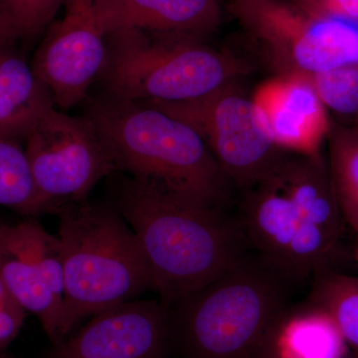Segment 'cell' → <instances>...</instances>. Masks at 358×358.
Masks as SVG:
<instances>
[{
	"label": "cell",
	"mask_w": 358,
	"mask_h": 358,
	"mask_svg": "<svg viewBox=\"0 0 358 358\" xmlns=\"http://www.w3.org/2000/svg\"><path fill=\"white\" fill-rule=\"evenodd\" d=\"M0 277L25 312L38 319L51 345L64 338L62 246L35 217L0 224Z\"/></svg>",
	"instance_id": "cell-10"
},
{
	"label": "cell",
	"mask_w": 358,
	"mask_h": 358,
	"mask_svg": "<svg viewBox=\"0 0 358 358\" xmlns=\"http://www.w3.org/2000/svg\"><path fill=\"white\" fill-rule=\"evenodd\" d=\"M329 169L345 223L358 232V134L353 129H331Z\"/></svg>",
	"instance_id": "cell-18"
},
{
	"label": "cell",
	"mask_w": 358,
	"mask_h": 358,
	"mask_svg": "<svg viewBox=\"0 0 358 358\" xmlns=\"http://www.w3.org/2000/svg\"><path fill=\"white\" fill-rule=\"evenodd\" d=\"M114 176L110 202L134 231L152 291L166 305L203 288L247 254L241 226L223 210L186 201L148 179Z\"/></svg>",
	"instance_id": "cell-1"
},
{
	"label": "cell",
	"mask_w": 358,
	"mask_h": 358,
	"mask_svg": "<svg viewBox=\"0 0 358 358\" xmlns=\"http://www.w3.org/2000/svg\"><path fill=\"white\" fill-rule=\"evenodd\" d=\"M313 279L307 305L331 317L358 357V278L327 268Z\"/></svg>",
	"instance_id": "cell-17"
},
{
	"label": "cell",
	"mask_w": 358,
	"mask_h": 358,
	"mask_svg": "<svg viewBox=\"0 0 358 358\" xmlns=\"http://www.w3.org/2000/svg\"><path fill=\"white\" fill-rule=\"evenodd\" d=\"M296 4L303 7L306 10L313 13L322 14L320 11L317 0H296Z\"/></svg>",
	"instance_id": "cell-26"
},
{
	"label": "cell",
	"mask_w": 358,
	"mask_h": 358,
	"mask_svg": "<svg viewBox=\"0 0 358 358\" xmlns=\"http://www.w3.org/2000/svg\"><path fill=\"white\" fill-rule=\"evenodd\" d=\"M291 287L262 256L245 254L217 279L169 306L171 348L183 358H251L289 312Z\"/></svg>",
	"instance_id": "cell-4"
},
{
	"label": "cell",
	"mask_w": 358,
	"mask_h": 358,
	"mask_svg": "<svg viewBox=\"0 0 358 358\" xmlns=\"http://www.w3.org/2000/svg\"><path fill=\"white\" fill-rule=\"evenodd\" d=\"M55 109L50 89L16 52L0 51V138L26 141L45 115Z\"/></svg>",
	"instance_id": "cell-15"
},
{
	"label": "cell",
	"mask_w": 358,
	"mask_h": 358,
	"mask_svg": "<svg viewBox=\"0 0 358 358\" xmlns=\"http://www.w3.org/2000/svg\"><path fill=\"white\" fill-rule=\"evenodd\" d=\"M357 248H355V257H357V260L358 262V232L357 233Z\"/></svg>",
	"instance_id": "cell-27"
},
{
	"label": "cell",
	"mask_w": 358,
	"mask_h": 358,
	"mask_svg": "<svg viewBox=\"0 0 358 358\" xmlns=\"http://www.w3.org/2000/svg\"><path fill=\"white\" fill-rule=\"evenodd\" d=\"M171 350L169 306L136 299L96 313L48 358H166Z\"/></svg>",
	"instance_id": "cell-12"
},
{
	"label": "cell",
	"mask_w": 358,
	"mask_h": 358,
	"mask_svg": "<svg viewBox=\"0 0 358 358\" xmlns=\"http://www.w3.org/2000/svg\"><path fill=\"white\" fill-rule=\"evenodd\" d=\"M35 188V218L88 199L102 179L117 173L92 122L50 110L26 140Z\"/></svg>",
	"instance_id": "cell-8"
},
{
	"label": "cell",
	"mask_w": 358,
	"mask_h": 358,
	"mask_svg": "<svg viewBox=\"0 0 358 358\" xmlns=\"http://www.w3.org/2000/svg\"><path fill=\"white\" fill-rule=\"evenodd\" d=\"M0 358H6V357H2V355H0Z\"/></svg>",
	"instance_id": "cell-29"
},
{
	"label": "cell",
	"mask_w": 358,
	"mask_h": 358,
	"mask_svg": "<svg viewBox=\"0 0 358 358\" xmlns=\"http://www.w3.org/2000/svg\"><path fill=\"white\" fill-rule=\"evenodd\" d=\"M308 79L324 107L339 114H357L358 65L315 73Z\"/></svg>",
	"instance_id": "cell-20"
},
{
	"label": "cell",
	"mask_w": 358,
	"mask_h": 358,
	"mask_svg": "<svg viewBox=\"0 0 358 358\" xmlns=\"http://www.w3.org/2000/svg\"><path fill=\"white\" fill-rule=\"evenodd\" d=\"M18 38L15 30L7 17L1 0H0V51L8 47L14 46Z\"/></svg>",
	"instance_id": "cell-24"
},
{
	"label": "cell",
	"mask_w": 358,
	"mask_h": 358,
	"mask_svg": "<svg viewBox=\"0 0 358 358\" xmlns=\"http://www.w3.org/2000/svg\"><path fill=\"white\" fill-rule=\"evenodd\" d=\"M66 0H1L18 38H29L51 24Z\"/></svg>",
	"instance_id": "cell-21"
},
{
	"label": "cell",
	"mask_w": 358,
	"mask_h": 358,
	"mask_svg": "<svg viewBox=\"0 0 358 358\" xmlns=\"http://www.w3.org/2000/svg\"><path fill=\"white\" fill-rule=\"evenodd\" d=\"M355 115H357V124H355V127L353 128V129H355V131L358 134V113Z\"/></svg>",
	"instance_id": "cell-28"
},
{
	"label": "cell",
	"mask_w": 358,
	"mask_h": 358,
	"mask_svg": "<svg viewBox=\"0 0 358 358\" xmlns=\"http://www.w3.org/2000/svg\"><path fill=\"white\" fill-rule=\"evenodd\" d=\"M275 336V334H274ZM274 336L272 338L266 343L265 345L259 350L256 355H254L251 358H279L278 357L277 353H275L274 346Z\"/></svg>",
	"instance_id": "cell-25"
},
{
	"label": "cell",
	"mask_w": 358,
	"mask_h": 358,
	"mask_svg": "<svg viewBox=\"0 0 358 358\" xmlns=\"http://www.w3.org/2000/svg\"><path fill=\"white\" fill-rule=\"evenodd\" d=\"M252 100L263 113L275 145L281 150L320 154L331 124L308 75L285 74L265 82L256 90Z\"/></svg>",
	"instance_id": "cell-13"
},
{
	"label": "cell",
	"mask_w": 358,
	"mask_h": 358,
	"mask_svg": "<svg viewBox=\"0 0 358 358\" xmlns=\"http://www.w3.org/2000/svg\"><path fill=\"white\" fill-rule=\"evenodd\" d=\"M106 33L122 28L197 37L220 21L218 0H96Z\"/></svg>",
	"instance_id": "cell-14"
},
{
	"label": "cell",
	"mask_w": 358,
	"mask_h": 358,
	"mask_svg": "<svg viewBox=\"0 0 358 358\" xmlns=\"http://www.w3.org/2000/svg\"><path fill=\"white\" fill-rule=\"evenodd\" d=\"M0 206L35 217V188L25 148L0 138Z\"/></svg>",
	"instance_id": "cell-19"
},
{
	"label": "cell",
	"mask_w": 358,
	"mask_h": 358,
	"mask_svg": "<svg viewBox=\"0 0 358 358\" xmlns=\"http://www.w3.org/2000/svg\"><path fill=\"white\" fill-rule=\"evenodd\" d=\"M117 173L145 178L192 203L222 210L231 185L192 127L147 102L102 93L86 115Z\"/></svg>",
	"instance_id": "cell-3"
},
{
	"label": "cell",
	"mask_w": 358,
	"mask_h": 358,
	"mask_svg": "<svg viewBox=\"0 0 358 358\" xmlns=\"http://www.w3.org/2000/svg\"><path fill=\"white\" fill-rule=\"evenodd\" d=\"M25 313L0 277V353L17 338L24 324Z\"/></svg>",
	"instance_id": "cell-22"
},
{
	"label": "cell",
	"mask_w": 358,
	"mask_h": 358,
	"mask_svg": "<svg viewBox=\"0 0 358 358\" xmlns=\"http://www.w3.org/2000/svg\"><path fill=\"white\" fill-rule=\"evenodd\" d=\"M65 6L64 17L50 26L31 63L61 109L86 98L107 53L96 0H66Z\"/></svg>",
	"instance_id": "cell-11"
},
{
	"label": "cell",
	"mask_w": 358,
	"mask_h": 358,
	"mask_svg": "<svg viewBox=\"0 0 358 358\" xmlns=\"http://www.w3.org/2000/svg\"><path fill=\"white\" fill-rule=\"evenodd\" d=\"M317 3L322 14L358 25V0H317Z\"/></svg>",
	"instance_id": "cell-23"
},
{
	"label": "cell",
	"mask_w": 358,
	"mask_h": 358,
	"mask_svg": "<svg viewBox=\"0 0 358 358\" xmlns=\"http://www.w3.org/2000/svg\"><path fill=\"white\" fill-rule=\"evenodd\" d=\"M54 215L64 268V338L84 320L152 291L138 239L110 201L85 200Z\"/></svg>",
	"instance_id": "cell-5"
},
{
	"label": "cell",
	"mask_w": 358,
	"mask_h": 358,
	"mask_svg": "<svg viewBox=\"0 0 358 358\" xmlns=\"http://www.w3.org/2000/svg\"><path fill=\"white\" fill-rule=\"evenodd\" d=\"M98 76L103 93L129 101L178 103L228 86L242 69L196 37L122 28L106 35Z\"/></svg>",
	"instance_id": "cell-6"
},
{
	"label": "cell",
	"mask_w": 358,
	"mask_h": 358,
	"mask_svg": "<svg viewBox=\"0 0 358 358\" xmlns=\"http://www.w3.org/2000/svg\"><path fill=\"white\" fill-rule=\"evenodd\" d=\"M238 222L294 286L327 270L345 225L329 164L320 154L287 152L247 188Z\"/></svg>",
	"instance_id": "cell-2"
},
{
	"label": "cell",
	"mask_w": 358,
	"mask_h": 358,
	"mask_svg": "<svg viewBox=\"0 0 358 358\" xmlns=\"http://www.w3.org/2000/svg\"><path fill=\"white\" fill-rule=\"evenodd\" d=\"M274 346L279 358H346L350 352L331 317L308 305L282 317Z\"/></svg>",
	"instance_id": "cell-16"
},
{
	"label": "cell",
	"mask_w": 358,
	"mask_h": 358,
	"mask_svg": "<svg viewBox=\"0 0 358 358\" xmlns=\"http://www.w3.org/2000/svg\"><path fill=\"white\" fill-rule=\"evenodd\" d=\"M147 103L192 127L230 182L240 187L255 185L287 152L275 145L258 106L231 84L186 102Z\"/></svg>",
	"instance_id": "cell-9"
},
{
	"label": "cell",
	"mask_w": 358,
	"mask_h": 358,
	"mask_svg": "<svg viewBox=\"0 0 358 358\" xmlns=\"http://www.w3.org/2000/svg\"><path fill=\"white\" fill-rule=\"evenodd\" d=\"M231 13L287 74L358 65V25L285 0H232Z\"/></svg>",
	"instance_id": "cell-7"
}]
</instances>
